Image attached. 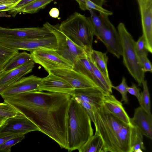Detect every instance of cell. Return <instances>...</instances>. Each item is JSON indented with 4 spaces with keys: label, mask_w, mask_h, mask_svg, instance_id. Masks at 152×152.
I'll use <instances>...</instances> for the list:
<instances>
[{
    "label": "cell",
    "mask_w": 152,
    "mask_h": 152,
    "mask_svg": "<svg viewBox=\"0 0 152 152\" xmlns=\"http://www.w3.org/2000/svg\"><path fill=\"white\" fill-rule=\"evenodd\" d=\"M99 13L102 26L98 31L97 38L104 43L109 52L119 58L122 55V48L118 31L110 21L108 15Z\"/></svg>",
    "instance_id": "52a82bcc"
},
{
    "label": "cell",
    "mask_w": 152,
    "mask_h": 152,
    "mask_svg": "<svg viewBox=\"0 0 152 152\" xmlns=\"http://www.w3.org/2000/svg\"><path fill=\"white\" fill-rule=\"evenodd\" d=\"M87 10L89 9L95 10L99 12L104 14L108 16L113 14L112 12L104 9L102 7H100L92 1L90 0H85Z\"/></svg>",
    "instance_id": "d6a6232c"
},
{
    "label": "cell",
    "mask_w": 152,
    "mask_h": 152,
    "mask_svg": "<svg viewBox=\"0 0 152 152\" xmlns=\"http://www.w3.org/2000/svg\"><path fill=\"white\" fill-rule=\"evenodd\" d=\"M42 78L34 75L23 77L9 86L0 95L4 100L20 93L38 91Z\"/></svg>",
    "instance_id": "7c38bea8"
},
{
    "label": "cell",
    "mask_w": 152,
    "mask_h": 152,
    "mask_svg": "<svg viewBox=\"0 0 152 152\" xmlns=\"http://www.w3.org/2000/svg\"><path fill=\"white\" fill-rule=\"evenodd\" d=\"M93 130L89 115L72 96L67 116L68 151L78 150L94 135Z\"/></svg>",
    "instance_id": "3957f363"
},
{
    "label": "cell",
    "mask_w": 152,
    "mask_h": 152,
    "mask_svg": "<svg viewBox=\"0 0 152 152\" xmlns=\"http://www.w3.org/2000/svg\"><path fill=\"white\" fill-rule=\"evenodd\" d=\"M8 118L0 116V129L4 125Z\"/></svg>",
    "instance_id": "f6af8a7d"
},
{
    "label": "cell",
    "mask_w": 152,
    "mask_h": 152,
    "mask_svg": "<svg viewBox=\"0 0 152 152\" xmlns=\"http://www.w3.org/2000/svg\"><path fill=\"white\" fill-rule=\"evenodd\" d=\"M78 150L80 152H104L103 141L99 134L95 131L94 135Z\"/></svg>",
    "instance_id": "ffe728a7"
},
{
    "label": "cell",
    "mask_w": 152,
    "mask_h": 152,
    "mask_svg": "<svg viewBox=\"0 0 152 152\" xmlns=\"http://www.w3.org/2000/svg\"><path fill=\"white\" fill-rule=\"evenodd\" d=\"M72 96L39 91L4 99L31 120L40 131L67 149V116Z\"/></svg>",
    "instance_id": "6da1fadb"
},
{
    "label": "cell",
    "mask_w": 152,
    "mask_h": 152,
    "mask_svg": "<svg viewBox=\"0 0 152 152\" xmlns=\"http://www.w3.org/2000/svg\"><path fill=\"white\" fill-rule=\"evenodd\" d=\"M50 72L64 79L75 89L90 88H100L91 78L72 69H58L51 70Z\"/></svg>",
    "instance_id": "8fae6325"
},
{
    "label": "cell",
    "mask_w": 152,
    "mask_h": 152,
    "mask_svg": "<svg viewBox=\"0 0 152 152\" xmlns=\"http://www.w3.org/2000/svg\"><path fill=\"white\" fill-rule=\"evenodd\" d=\"M15 5L13 4H0V12L10 10Z\"/></svg>",
    "instance_id": "f35d334b"
},
{
    "label": "cell",
    "mask_w": 152,
    "mask_h": 152,
    "mask_svg": "<svg viewBox=\"0 0 152 152\" xmlns=\"http://www.w3.org/2000/svg\"><path fill=\"white\" fill-rule=\"evenodd\" d=\"M19 79H17L12 81L4 85L0 86V95L9 86Z\"/></svg>",
    "instance_id": "7bdbcfd3"
},
{
    "label": "cell",
    "mask_w": 152,
    "mask_h": 152,
    "mask_svg": "<svg viewBox=\"0 0 152 152\" xmlns=\"http://www.w3.org/2000/svg\"></svg>",
    "instance_id": "7dc6e473"
},
{
    "label": "cell",
    "mask_w": 152,
    "mask_h": 152,
    "mask_svg": "<svg viewBox=\"0 0 152 152\" xmlns=\"http://www.w3.org/2000/svg\"><path fill=\"white\" fill-rule=\"evenodd\" d=\"M43 26L55 36L57 45L56 52L69 61L73 66L79 58L86 55L83 48L75 44L62 32L59 24L53 25L46 22Z\"/></svg>",
    "instance_id": "8992f818"
},
{
    "label": "cell",
    "mask_w": 152,
    "mask_h": 152,
    "mask_svg": "<svg viewBox=\"0 0 152 152\" xmlns=\"http://www.w3.org/2000/svg\"><path fill=\"white\" fill-rule=\"evenodd\" d=\"M142 84L143 91L141 94L139 103L141 107L148 115H152L151 111V100L147 80H145Z\"/></svg>",
    "instance_id": "d4e9b609"
},
{
    "label": "cell",
    "mask_w": 152,
    "mask_h": 152,
    "mask_svg": "<svg viewBox=\"0 0 152 152\" xmlns=\"http://www.w3.org/2000/svg\"><path fill=\"white\" fill-rule=\"evenodd\" d=\"M91 52L86 54L94 72L96 84L106 94H112L113 85L110 78L107 77L99 68L91 56Z\"/></svg>",
    "instance_id": "d6986e66"
},
{
    "label": "cell",
    "mask_w": 152,
    "mask_h": 152,
    "mask_svg": "<svg viewBox=\"0 0 152 152\" xmlns=\"http://www.w3.org/2000/svg\"><path fill=\"white\" fill-rule=\"evenodd\" d=\"M91 55L103 73L107 77L110 78L107 67L108 58L107 54L93 49Z\"/></svg>",
    "instance_id": "603a6c76"
},
{
    "label": "cell",
    "mask_w": 152,
    "mask_h": 152,
    "mask_svg": "<svg viewBox=\"0 0 152 152\" xmlns=\"http://www.w3.org/2000/svg\"><path fill=\"white\" fill-rule=\"evenodd\" d=\"M54 0H37L23 8L20 12L33 14L43 9L51 2Z\"/></svg>",
    "instance_id": "484cf974"
},
{
    "label": "cell",
    "mask_w": 152,
    "mask_h": 152,
    "mask_svg": "<svg viewBox=\"0 0 152 152\" xmlns=\"http://www.w3.org/2000/svg\"><path fill=\"white\" fill-rule=\"evenodd\" d=\"M141 18L142 35L148 52L152 53V0H137Z\"/></svg>",
    "instance_id": "4fadbf2b"
},
{
    "label": "cell",
    "mask_w": 152,
    "mask_h": 152,
    "mask_svg": "<svg viewBox=\"0 0 152 152\" xmlns=\"http://www.w3.org/2000/svg\"><path fill=\"white\" fill-rule=\"evenodd\" d=\"M105 94L100 88H90L75 89L72 96L96 107L102 104Z\"/></svg>",
    "instance_id": "2e32d148"
},
{
    "label": "cell",
    "mask_w": 152,
    "mask_h": 152,
    "mask_svg": "<svg viewBox=\"0 0 152 152\" xmlns=\"http://www.w3.org/2000/svg\"><path fill=\"white\" fill-rule=\"evenodd\" d=\"M78 3L80 9L83 11L87 10L85 0H75Z\"/></svg>",
    "instance_id": "b9f144b4"
},
{
    "label": "cell",
    "mask_w": 152,
    "mask_h": 152,
    "mask_svg": "<svg viewBox=\"0 0 152 152\" xmlns=\"http://www.w3.org/2000/svg\"><path fill=\"white\" fill-rule=\"evenodd\" d=\"M130 121L132 125L137 127L143 135L152 140V115H148L140 106L135 109Z\"/></svg>",
    "instance_id": "9a60e30c"
},
{
    "label": "cell",
    "mask_w": 152,
    "mask_h": 152,
    "mask_svg": "<svg viewBox=\"0 0 152 152\" xmlns=\"http://www.w3.org/2000/svg\"><path fill=\"white\" fill-rule=\"evenodd\" d=\"M32 61H33L30 53L26 51L19 52L9 60L0 72L16 68Z\"/></svg>",
    "instance_id": "7402d4cb"
},
{
    "label": "cell",
    "mask_w": 152,
    "mask_h": 152,
    "mask_svg": "<svg viewBox=\"0 0 152 152\" xmlns=\"http://www.w3.org/2000/svg\"><path fill=\"white\" fill-rule=\"evenodd\" d=\"M22 0H0V4H17Z\"/></svg>",
    "instance_id": "60d3db41"
},
{
    "label": "cell",
    "mask_w": 152,
    "mask_h": 152,
    "mask_svg": "<svg viewBox=\"0 0 152 152\" xmlns=\"http://www.w3.org/2000/svg\"><path fill=\"white\" fill-rule=\"evenodd\" d=\"M129 86L127 85L125 78L123 77L121 83L117 86H112V88L114 89L121 94V102H124L125 104L128 103L129 100L127 95V88Z\"/></svg>",
    "instance_id": "f546056e"
},
{
    "label": "cell",
    "mask_w": 152,
    "mask_h": 152,
    "mask_svg": "<svg viewBox=\"0 0 152 152\" xmlns=\"http://www.w3.org/2000/svg\"><path fill=\"white\" fill-rule=\"evenodd\" d=\"M102 105L108 112L124 123L132 125L130 118L125 110L121 102L118 100L112 94H104Z\"/></svg>",
    "instance_id": "e0dca14e"
},
{
    "label": "cell",
    "mask_w": 152,
    "mask_h": 152,
    "mask_svg": "<svg viewBox=\"0 0 152 152\" xmlns=\"http://www.w3.org/2000/svg\"><path fill=\"white\" fill-rule=\"evenodd\" d=\"M32 61L16 68L0 72V86L20 79L31 72L34 66Z\"/></svg>",
    "instance_id": "ac0fdd59"
},
{
    "label": "cell",
    "mask_w": 152,
    "mask_h": 152,
    "mask_svg": "<svg viewBox=\"0 0 152 152\" xmlns=\"http://www.w3.org/2000/svg\"><path fill=\"white\" fill-rule=\"evenodd\" d=\"M75 89L66 80L50 72L42 78L38 91L65 93L72 96Z\"/></svg>",
    "instance_id": "5bb4252c"
},
{
    "label": "cell",
    "mask_w": 152,
    "mask_h": 152,
    "mask_svg": "<svg viewBox=\"0 0 152 152\" xmlns=\"http://www.w3.org/2000/svg\"><path fill=\"white\" fill-rule=\"evenodd\" d=\"M95 131L103 141L104 152H132L133 126L108 112L103 106L94 107Z\"/></svg>",
    "instance_id": "7a4b0ae2"
},
{
    "label": "cell",
    "mask_w": 152,
    "mask_h": 152,
    "mask_svg": "<svg viewBox=\"0 0 152 152\" xmlns=\"http://www.w3.org/2000/svg\"><path fill=\"white\" fill-rule=\"evenodd\" d=\"M20 113L21 112L7 102L4 101L0 103V116L8 118Z\"/></svg>",
    "instance_id": "83f0119b"
},
{
    "label": "cell",
    "mask_w": 152,
    "mask_h": 152,
    "mask_svg": "<svg viewBox=\"0 0 152 152\" xmlns=\"http://www.w3.org/2000/svg\"><path fill=\"white\" fill-rule=\"evenodd\" d=\"M99 6L102 7V6L107 2L105 0H90Z\"/></svg>",
    "instance_id": "ee69618b"
},
{
    "label": "cell",
    "mask_w": 152,
    "mask_h": 152,
    "mask_svg": "<svg viewBox=\"0 0 152 152\" xmlns=\"http://www.w3.org/2000/svg\"><path fill=\"white\" fill-rule=\"evenodd\" d=\"M37 0H22L11 10L8 11V14L15 17L20 13V10L24 7Z\"/></svg>",
    "instance_id": "1f68e13d"
},
{
    "label": "cell",
    "mask_w": 152,
    "mask_h": 152,
    "mask_svg": "<svg viewBox=\"0 0 152 152\" xmlns=\"http://www.w3.org/2000/svg\"><path fill=\"white\" fill-rule=\"evenodd\" d=\"M127 90L128 92L130 94L135 96L139 102L141 94L139 89L137 88L136 84L132 83L131 86L130 87H129Z\"/></svg>",
    "instance_id": "8d00e7d4"
},
{
    "label": "cell",
    "mask_w": 152,
    "mask_h": 152,
    "mask_svg": "<svg viewBox=\"0 0 152 152\" xmlns=\"http://www.w3.org/2000/svg\"><path fill=\"white\" fill-rule=\"evenodd\" d=\"M53 34L47 28L42 27L8 28L0 26V37H7L39 39L50 37Z\"/></svg>",
    "instance_id": "9c48e42d"
},
{
    "label": "cell",
    "mask_w": 152,
    "mask_h": 152,
    "mask_svg": "<svg viewBox=\"0 0 152 152\" xmlns=\"http://www.w3.org/2000/svg\"><path fill=\"white\" fill-rule=\"evenodd\" d=\"M20 134H22L0 132V145L9 139Z\"/></svg>",
    "instance_id": "74e56055"
},
{
    "label": "cell",
    "mask_w": 152,
    "mask_h": 152,
    "mask_svg": "<svg viewBox=\"0 0 152 152\" xmlns=\"http://www.w3.org/2000/svg\"><path fill=\"white\" fill-rule=\"evenodd\" d=\"M25 134H22L9 139L0 145V152H10L12 146L20 142L25 137Z\"/></svg>",
    "instance_id": "f1b7e54d"
},
{
    "label": "cell",
    "mask_w": 152,
    "mask_h": 152,
    "mask_svg": "<svg viewBox=\"0 0 152 152\" xmlns=\"http://www.w3.org/2000/svg\"><path fill=\"white\" fill-rule=\"evenodd\" d=\"M19 53L0 44V72L9 60Z\"/></svg>",
    "instance_id": "4316f807"
},
{
    "label": "cell",
    "mask_w": 152,
    "mask_h": 152,
    "mask_svg": "<svg viewBox=\"0 0 152 152\" xmlns=\"http://www.w3.org/2000/svg\"><path fill=\"white\" fill-rule=\"evenodd\" d=\"M59 10L56 7L52 8L49 12V14L50 16L53 18H58L59 15Z\"/></svg>",
    "instance_id": "ab89813d"
},
{
    "label": "cell",
    "mask_w": 152,
    "mask_h": 152,
    "mask_svg": "<svg viewBox=\"0 0 152 152\" xmlns=\"http://www.w3.org/2000/svg\"><path fill=\"white\" fill-rule=\"evenodd\" d=\"M72 97L77 102L80 104L84 107L89 115L91 121L94 123V107L89 103L83 101L72 96Z\"/></svg>",
    "instance_id": "e575fe53"
},
{
    "label": "cell",
    "mask_w": 152,
    "mask_h": 152,
    "mask_svg": "<svg viewBox=\"0 0 152 152\" xmlns=\"http://www.w3.org/2000/svg\"><path fill=\"white\" fill-rule=\"evenodd\" d=\"M59 25L61 31L72 41L86 53L91 52L94 36L97 34L90 17L75 12Z\"/></svg>",
    "instance_id": "277c9868"
},
{
    "label": "cell",
    "mask_w": 152,
    "mask_h": 152,
    "mask_svg": "<svg viewBox=\"0 0 152 152\" xmlns=\"http://www.w3.org/2000/svg\"><path fill=\"white\" fill-rule=\"evenodd\" d=\"M88 10L90 14V18L96 31L97 37L98 31L102 26V21L99 16L97 15L93 10L89 9Z\"/></svg>",
    "instance_id": "836d02e7"
},
{
    "label": "cell",
    "mask_w": 152,
    "mask_h": 152,
    "mask_svg": "<svg viewBox=\"0 0 152 152\" xmlns=\"http://www.w3.org/2000/svg\"><path fill=\"white\" fill-rule=\"evenodd\" d=\"M135 47L139 57L142 56L148 55V52L146 48L145 41L142 35L139 38L137 42H135Z\"/></svg>",
    "instance_id": "4dcf8cb0"
},
{
    "label": "cell",
    "mask_w": 152,
    "mask_h": 152,
    "mask_svg": "<svg viewBox=\"0 0 152 152\" xmlns=\"http://www.w3.org/2000/svg\"><path fill=\"white\" fill-rule=\"evenodd\" d=\"M143 136L141 132L137 127L133 126L131 142L132 152H136L139 149L142 151L145 150L143 141Z\"/></svg>",
    "instance_id": "cb8c5ba5"
},
{
    "label": "cell",
    "mask_w": 152,
    "mask_h": 152,
    "mask_svg": "<svg viewBox=\"0 0 152 152\" xmlns=\"http://www.w3.org/2000/svg\"><path fill=\"white\" fill-rule=\"evenodd\" d=\"M72 69L88 77L96 83V78L87 54L79 58L73 65Z\"/></svg>",
    "instance_id": "44dd1931"
},
{
    "label": "cell",
    "mask_w": 152,
    "mask_h": 152,
    "mask_svg": "<svg viewBox=\"0 0 152 152\" xmlns=\"http://www.w3.org/2000/svg\"><path fill=\"white\" fill-rule=\"evenodd\" d=\"M11 16L10 15L7 14L6 11L2 12L0 13V18L3 17L9 18Z\"/></svg>",
    "instance_id": "bcb514c9"
},
{
    "label": "cell",
    "mask_w": 152,
    "mask_h": 152,
    "mask_svg": "<svg viewBox=\"0 0 152 152\" xmlns=\"http://www.w3.org/2000/svg\"><path fill=\"white\" fill-rule=\"evenodd\" d=\"M33 61L41 65L48 73L58 69H72L73 65L56 51L50 49H41L30 52Z\"/></svg>",
    "instance_id": "ba28073f"
},
{
    "label": "cell",
    "mask_w": 152,
    "mask_h": 152,
    "mask_svg": "<svg viewBox=\"0 0 152 152\" xmlns=\"http://www.w3.org/2000/svg\"><path fill=\"white\" fill-rule=\"evenodd\" d=\"M34 131H40L37 125L22 113L8 118L0 129L1 133L25 134Z\"/></svg>",
    "instance_id": "30bf717a"
},
{
    "label": "cell",
    "mask_w": 152,
    "mask_h": 152,
    "mask_svg": "<svg viewBox=\"0 0 152 152\" xmlns=\"http://www.w3.org/2000/svg\"><path fill=\"white\" fill-rule=\"evenodd\" d=\"M142 69L144 72H152V66L151 63L147 57V56L143 55L139 57Z\"/></svg>",
    "instance_id": "d590c367"
},
{
    "label": "cell",
    "mask_w": 152,
    "mask_h": 152,
    "mask_svg": "<svg viewBox=\"0 0 152 152\" xmlns=\"http://www.w3.org/2000/svg\"><path fill=\"white\" fill-rule=\"evenodd\" d=\"M117 29L121 43L123 64L138 86H141L144 80L145 72L136 52L135 41L124 23H119Z\"/></svg>",
    "instance_id": "5b68a950"
}]
</instances>
